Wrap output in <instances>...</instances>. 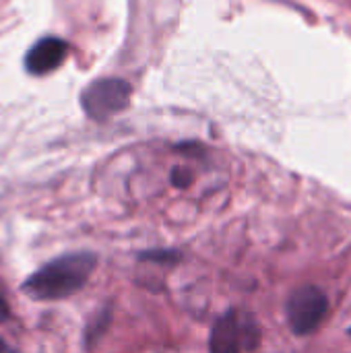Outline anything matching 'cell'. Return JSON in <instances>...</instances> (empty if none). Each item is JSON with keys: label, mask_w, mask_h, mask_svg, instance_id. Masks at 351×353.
Masks as SVG:
<instances>
[{"label": "cell", "mask_w": 351, "mask_h": 353, "mask_svg": "<svg viewBox=\"0 0 351 353\" xmlns=\"http://www.w3.org/2000/svg\"><path fill=\"white\" fill-rule=\"evenodd\" d=\"M95 267L97 256L93 252L62 254L29 275L23 283V292L37 302H56L70 298L85 288Z\"/></svg>", "instance_id": "1"}, {"label": "cell", "mask_w": 351, "mask_h": 353, "mask_svg": "<svg viewBox=\"0 0 351 353\" xmlns=\"http://www.w3.org/2000/svg\"><path fill=\"white\" fill-rule=\"evenodd\" d=\"M261 341L257 321L244 312L230 310L219 316L211 329L209 352L211 353H244L252 352Z\"/></svg>", "instance_id": "2"}, {"label": "cell", "mask_w": 351, "mask_h": 353, "mask_svg": "<svg viewBox=\"0 0 351 353\" xmlns=\"http://www.w3.org/2000/svg\"><path fill=\"white\" fill-rule=\"evenodd\" d=\"M329 314V298L317 285H302L292 292L285 304L290 329L298 337L312 335Z\"/></svg>", "instance_id": "3"}, {"label": "cell", "mask_w": 351, "mask_h": 353, "mask_svg": "<svg viewBox=\"0 0 351 353\" xmlns=\"http://www.w3.org/2000/svg\"><path fill=\"white\" fill-rule=\"evenodd\" d=\"M132 95L124 79H97L81 95V105L91 120H108L128 108Z\"/></svg>", "instance_id": "4"}, {"label": "cell", "mask_w": 351, "mask_h": 353, "mask_svg": "<svg viewBox=\"0 0 351 353\" xmlns=\"http://www.w3.org/2000/svg\"><path fill=\"white\" fill-rule=\"evenodd\" d=\"M68 56V43L60 37H43L31 46L25 56V68L31 74H48L56 70Z\"/></svg>", "instance_id": "5"}, {"label": "cell", "mask_w": 351, "mask_h": 353, "mask_svg": "<svg viewBox=\"0 0 351 353\" xmlns=\"http://www.w3.org/2000/svg\"><path fill=\"white\" fill-rule=\"evenodd\" d=\"M141 261H147V263H163V265H172V263H178L180 261V252L176 250H147L139 256Z\"/></svg>", "instance_id": "6"}, {"label": "cell", "mask_w": 351, "mask_h": 353, "mask_svg": "<svg viewBox=\"0 0 351 353\" xmlns=\"http://www.w3.org/2000/svg\"><path fill=\"white\" fill-rule=\"evenodd\" d=\"M192 180H194V176H192V172L188 170V168H182V165H176L174 170H172V176H170V182H172V186H176V188H188L190 184H192Z\"/></svg>", "instance_id": "7"}, {"label": "cell", "mask_w": 351, "mask_h": 353, "mask_svg": "<svg viewBox=\"0 0 351 353\" xmlns=\"http://www.w3.org/2000/svg\"><path fill=\"white\" fill-rule=\"evenodd\" d=\"M8 316H10V308H8L6 298H4V296H2V292H0V323L8 321Z\"/></svg>", "instance_id": "8"}, {"label": "cell", "mask_w": 351, "mask_h": 353, "mask_svg": "<svg viewBox=\"0 0 351 353\" xmlns=\"http://www.w3.org/2000/svg\"><path fill=\"white\" fill-rule=\"evenodd\" d=\"M6 352V345H4V341L0 339V353H4Z\"/></svg>", "instance_id": "9"}, {"label": "cell", "mask_w": 351, "mask_h": 353, "mask_svg": "<svg viewBox=\"0 0 351 353\" xmlns=\"http://www.w3.org/2000/svg\"><path fill=\"white\" fill-rule=\"evenodd\" d=\"M350 333H351V329H350Z\"/></svg>", "instance_id": "10"}]
</instances>
